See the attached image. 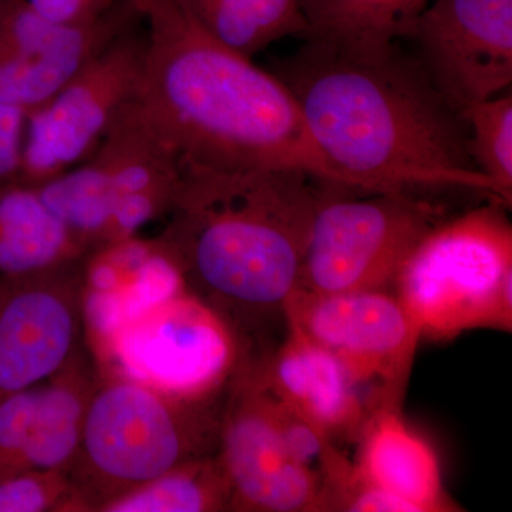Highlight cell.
<instances>
[{
  "mask_svg": "<svg viewBox=\"0 0 512 512\" xmlns=\"http://www.w3.org/2000/svg\"><path fill=\"white\" fill-rule=\"evenodd\" d=\"M274 74L295 97L316 146L355 190L457 188L508 205L474 163L463 113L396 50L350 56L308 42Z\"/></svg>",
  "mask_w": 512,
  "mask_h": 512,
  "instance_id": "1",
  "label": "cell"
},
{
  "mask_svg": "<svg viewBox=\"0 0 512 512\" xmlns=\"http://www.w3.org/2000/svg\"><path fill=\"white\" fill-rule=\"evenodd\" d=\"M161 239L188 291L231 326L242 357L271 349L301 282L313 212L328 183L296 170L220 168L180 161Z\"/></svg>",
  "mask_w": 512,
  "mask_h": 512,
  "instance_id": "2",
  "label": "cell"
},
{
  "mask_svg": "<svg viewBox=\"0 0 512 512\" xmlns=\"http://www.w3.org/2000/svg\"><path fill=\"white\" fill-rule=\"evenodd\" d=\"M144 18L146 52L133 104L178 160L302 171L355 190L316 146L276 74L212 39L174 0H150Z\"/></svg>",
  "mask_w": 512,
  "mask_h": 512,
  "instance_id": "3",
  "label": "cell"
},
{
  "mask_svg": "<svg viewBox=\"0 0 512 512\" xmlns=\"http://www.w3.org/2000/svg\"><path fill=\"white\" fill-rule=\"evenodd\" d=\"M99 377L67 470L74 512H99L180 464L218 453L228 389L187 399L124 377Z\"/></svg>",
  "mask_w": 512,
  "mask_h": 512,
  "instance_id": "4",
  "label": "cell"
},
{
  "mask_svg": "<svg viewBox=\"0 0 512 512\" xmlns=\"http://www.w3.org/2000/svg\"><path fill=\"white\" fill-rule=\"evenodd\" d=\"M493 201L443 218L420 239L393 292L421 339L474 329H512V227Z\"/></svg>",
  "mask_w": 512,
  "mask_h": 512,
  "instance_id": "5",
  "label": "cell"
},
{
  "mask_svg": "<svg viewBox=\"0 0 512 512\" xmlns=\"http://www.w3.org/2000/svg\"><path fill=\"white\" fill-rule=\"evenodd\" d=\"M329 185L313 212L298 291H393L420 239L444 218L440 205L409 192L350 197Z\"/></svg>",
  "mask_w": 512,
  "mask_h": 512,
  "instance_id": "6",
  "label": "cell"
},
{
  "mask_svg": "<svg viewBox=\"0 0 512 512\" xmlns=\"http://www.w3.org/2000/svg\"><path fill=\"white\" fill-rule=\"evenodd\" d=\"M93 356L100 376L187 399L224 393L242 363L234 330L190 291L128 320Z\"/></svg>",
  "mask_w": 512,
  "mask_h": 512,
  "instance_id": "7",
  "label": "cell"
},
{
  "mask_svg": "<svg viewBox=\"0 0 512 512\" xmlns=\"http://www.w3.org/2000/svg\"><path fill=\"white\" fill-rule=\"evenodd\" d=\"M146 36L124 30L40 109L26 116L18 183L36 185L92 157L143 72Z\"/></svg>",
  "mask_w": 512,
  "mask_h": 512,
  "instance_id": "8",
  "label": "cell"
},
{
  "mask_svg": "<svg viewBox=\"0 0 512 512\" xmlns=\"http://www.w3.org/2000/svg\"><path fill=\"white\" fill-rule=\"evenodd\" d=\"M285 326L338 357L377 406H400L421 335L393 291H296Z\"/></svg>",
  "mask_w": 512,
  "mask_h": 512,
  "instance_id": "9",
  "label": "cell"
},
{
  "mask_svg": "<svg viewBox=\"0 0 512 512\" xmlns=\"http://www.w3.org/2000/svg\"><path fill=\"white\" fill-rule=\"evenodd\" d=\"M218 457L231 511L328 512L322 476L289 456L268 393L244 365L229 383Z\"/></svg>",
  "mask_w": 512,
  "mask_h": 512,
  "instance_id": "10",
  "label": "cell"
},
{
  "mask_svg": "<svg viewBox=\"0 0 512 512\" xmlns=\"http://www.w3.org/2000/svg\"><path fill=\"white\" fill-rule=\"evenodd\" d=\"M409 39L423 72L460 113L511 89L512 0H431Z\"/></svg>",
  "mask_w": 512,
  "mask_h": 512,
  "instance_id": "11",
  "label": "cell"
},
{
  "mask_svg": "<svg viewBox=\"0 0 512 512\" xmlns=\"http://www.w3.org/2000/svg\"><path fill=\"white\" fill-rule=\"evenodd\" d=\"M131 12L116 2L96 18L62 23L26 0H0V103L26 116L40 109L127 29Z\"/></svg>",
  "mask_w": 512,
  "mask_h": 512,
  "instance_id": "12",
  "label": "cell"
},
{
  "mask_svg": "<svg viewBox=\"0 0 512 512\" xmlns=\"http://www.w3.org/2000/svg\"><path fill=\"white\" fill-rule=\"evenodd\" d=\"M83 259L0 279V403L45 382L82 346Z\"/></svg>",
  "mask_w": 512,
  "mask_h": 512,
  "instance_id": "13",
  "label": "cell"
},
{
  "mask_svg": "<svg viewBox=\"0 0 512 512\" xmlns=\"http://www.w3.org/2000/svg\"><path fill=\"white\" fill-rule=\"evenodd\" d=\"M242 365L266 392L333 441L357 439L375 410L338 357L289 326L276 346Z\"/></svg>",
  "mask_w": 512,
  "mask_h": 512,
  "instance_id": "14",
  "label": "cell"
},
{
  "mask_svg": "<svg viewBox=\"0 0 512 512\" xmlns=\"http://www.w3.org/2000/svg\"><path fill=\"white\" fill-rule=\"evenodd\" d=\"M83 332L100 349L128 320L188 291L161 237L111 242L83 259Z\"/></svg>",
  "mask_w": 512,
  "mask_h": 512,
  "instance_id": "15",
  "label": "cell"
},
{
  "mask_svg": "<svg viewBox=\"0 0 512 512\" xmlns=\"http://www.w3.org/2000/svg\"><path fill=\"white\" fill-rule=\"evenodd\" d=\"M356 440L353 466L365 483L402 501L410 512L460 510L444 490L436 451L406 423L400 406L373 410Z\"/></svg>",
  "mask_w": 512,
  "mask_h": 512,
  "instance_id": "16",
  "label": "cell"
},
{
  "mask_svg": "<svg viewBox=\"0 0 512 512\" xmlns=\"http://www.w3.org/2000/svg\"><path fill=\"white\" fill-rule=\"evenodd\" d=\"M99 379L94 357L92 362L80 346L66 365L42 383L20 473L53 470L67 474Z\"/></svg>",
  "mask_w": 512,
  "mask_h": 512,
  "instance_id": "17",
  "label": "cell"
},
{
  "mask_svg": "<svg viewBox=\"0 0 512 512\" xmlns=\"http://www.w3.org/2000/svg\"><path fill=\"white\" fill-rule=\"evenodd\" d=\"M431 0H301L305 39L350 56H384Z\"/></svg>",
  "mask_w": 512,
  "mask_h": 512,
  "instance_id": "18",
  "label": "cell"
},
{
  "mask_svg": "<svg viewBox=\"0 0 512 512\" xmlns=\"http://www.w3.org/2000/svg\"><path fill=\"white\" fill-rule=\"evenodd\" d=\"M84 251L32 185H0V279L80 261Z\"/></svg>",
  "mask_w": 512,
  "mask_h": 512,
  "instance_id": "19",
  "label": "cell"
},
{
  "mask_svg": "<svg viewBox=\"0 0 512 512\" xmlns=\"http://www.w3.org/2000/svg\"><path fill=\"white\" fill-rule=\"evenodd\" d=\"M218 43L254 59L272 43L305 36L301 0H174Z\"/></svg>",
  "mask_w": 512,
  "mask_h": 512,
  "instance_id": "20",
  "label": "cell"
},
{
  "mask_svg": "<svg viewBox=\"0 0 512 512\" xmlns=\"http://www.w3.org/2000/svg\"><path fill=\"white\" fill-rule=\"evenodd\" d=\"M35 188L49 211L87 254L103 247L116 194L97 154Z\"/></svg>",
  "mask_w": 512,
  "mask_h": 512,
  "instance_id": "21",
  "label": "cell"
},
{
  "mask_svg": "<svg viewBox=\"0 0 512 512\" xmlns=\"http://www.w3.org/2000/svg\"><path fill=\"white\" fill-rule=\"evenodd\" d=\"M231 511V488L218 453L195 458L120 495L99 512Z\"/></svg>",
  "mask_w": 512,
  "mask_h": 512,
  "instance_id": "22",
  "label": "cell"
},
{
  "mask_svg": "<svg viewBox=\"0 0 512 512\" xmlns=\"http://www.w3.org/2000/svg\"><path fill=\"white\" fill-rule=\"evenodd\" d=\"M471 156L511 205L512 198V96L510 90L463 111Z\"/></svg>",
  "mask_w": 512,
  "mask_h": 512,
  "instance_id": "23",
  "label": "cell"
},
{
  "mask_svg": "<svg viewBox=\"0 0 512 512\" xmlns=\"http://www.w3.org/2000/svg\"><path fill=\"white\" fill-rule=\"evenodd\" d=\"M0 512H74V494L63 471L29 470L0 480Z\"/></svg>",
  "mask_w": 512,
  "mask_h": 512,
  "instance_id": "24",
  "label": "cell"
},
{
  "mask_svg": "<svg viewBox=\"0 0 512 512\" xmlns=\"http://www.w3.org/2000/svg\"><path fill=\"white\" fill-rule=\"evenodd\" d=\"M25 127V113L0 103V185L18 181Z\"/></svg>",
  "mask_w": 512,
  "mask_h": 512,
  "instance_id": "25",
  "label": "cell"
},
{
  "mask_svg": "<svg viewBox=\"0 0 512 512\" xmlns=\"http://www.w3.org/2000/svg\"><path fill=\"white\" fill-rule=\"evenodd\" d=\"M26 2L45 18L62 23L84 22V20L96 18L116 3L113 0H26Z\"/></svg>",
  "mask_w": 512,
  "mask_h": 512,
  "instance_id": "26",
  "label": "cell"
},
{
  "mask_svg": "<svg viewBox=\"0 0 512 512\" xmlns=\"http://www.w3.org/2000/svg\"><path fill=\"white\" fill-rule=\"evenodd\" d=\"M113 2L126 3V5L131 6V8L136 9L141 16H144L148 5H150V0H113Z\"/></svg>",
  "mask_w": 512,
  "mask_h": 512,
  "instance_id": "27",
  "label": "cell"
}]
</instances>
